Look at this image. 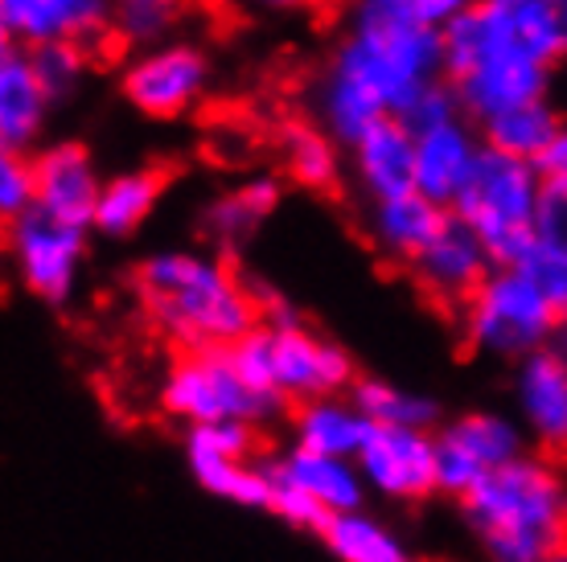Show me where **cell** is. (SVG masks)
<instances>
[{
  "mask_svg": "<svg viewBox=\"0 0 567 562\" xmlns=\"http://www.w3.org/2000/svg\"><path fill=\"white\" fill-rule=\"evenodd\" d=\"M444 79V38L415 17H358L312 86V115L341 148L374 124L403 119L427 86Z\"/></svg>",
  "mask_w": 567,
  "mask_h": 562,
  "instance_id": "6da1fadb",
  "label": "cell"
},
{
  "mask_svg": "<svg viewBox=\"0 0 567 562\" xmlns=\"http://www.w3.org/2000/svg\"><path fill=\"white\" fill-rule=\"evenodd\" d=\"M132 288L156 333L182 353L235 350L264 324L256 292L223 254L189 247L153 251L136 263Z\"/></svg>",
  "mask_w": 567,
  "mask_h": 562,
  "instance_id": "7a4b0ae2",
  "label": "cell"
},
{
  "mask_svg": "<svg viewBox=\"0 0 567 562\" xmlns=\"http://www.w3.org/2000/svg\"><path fill=\"white\" fill-rule=\"evenodd\" d=\"M461 518L485 562H551L567 550V485L543 456H523L461 497Z\"/></svg>",
  "mask_w": 567,
  "mask_h": 562,
  "instance_id": "3957f363",
  "label": "cell"
},
{
  "mask_svg": "<svg viewBox=\"0 0 567 562\" xmlns=\"http://www.w3.org/2000/svg\"><path fill=\"white\" fill-rule=\"evenodd\" d=\"M235 362L259 391L276 394L284 403H317V398H341L354 391V362L338 341L312 333L309 324L292 321L288 312L264 321L235 345Z\"/></svg>",
  "mask_w": 567,
  "mask_h": 562,
  "instance_id": "277c9868",
  "label": "cell"
},
{
  "mask_svg": "<svg viewBox=\"0 0 567 562\" xmlns=\"http://www.w3.org/2000/svg\"><path fill=\"white\" fill-rule=\"evenodd\" d=\"M444 79L453 83L482 58H523L555 66L567 54V4L555 0H482L473 13L440 29Z\"/></svg>",
  "mask_w": 567,
  "mask_h": 562,
  "instance_id": "5b68a950",
  "label": "cell"
},
{
  "mask_svg": "<svg viewBox=\"0 0 567 562\" xmlns=\"http://www.w3.org/2000/svg\"><path fill=\"white\" fill-rule=\"evenodd\" d=\"M543 177L530 160L506 156L485 144L465 189L453 201V218L485 242L497 268H518L535 247Z\"/></svg>",
  "mask_w": 567,
  "mask_h": 562,
  "instance_id": "8992f818",
  "label": "cell"
},
{
  "mask_svg": "<svg viewBox=\"0 0 567 562\" xmlns=\"http://www.w3.org/2000/svg\"><path fill=\"white\" fill-rule=\"evenodd\" d=\"M161 407L185 427H214V423H247V427H264V423L280 419L284 398L259 391L235 362L230 350H198L177 353L173 366L161 378Z\"/></svg>",
  "mask_w": 567,
  "mask_h": 562,
  "instance_id": "52a82bcc",
  "label": "cell"
},
{
  "mask_svg": "<svg viewBox=\"0 0 567 562\" xmlns=\"http://www.w3.org/2000/svg\"><path fill=\"white\" fill-rule=\"evenodd\" d=\"M564 324L567 321L551 309V300L518 268H494V275L461 309V333L468 350L514 362V366L530 353L555 345L564 337Z\"/></svg>",
  "mask_w": 567,
  "mask_h": 562,
  "instance_id": "ba28073f",
  "label": "cell"
},
{
  "mask_svg": "<svg viewBox=\"0 0 567 562\" xmlns=\"http://www.w3.org/2000/svg\"><path fill=\"white\" fill-rule=\"evenodd\" d=\"M526 456L523 423L502 410H465L436 427V485L449 497H468L497 468Z\"/></svg>",
  "mask_w": 567,
  "mask_h": 562,
  "instance_id": "9c48e42d",
  "label": "cell"
},
{
  "mask_svg": "<svg viewBox=\"0 0 567 562\" xmlns=\"http://www.w3.org/2000/svg\"><path fill=\"white\" fill-rule=\"evenodd\" d=\"M120 91L148 119H182L210 91V58L185 38L136 50L120 74Z\"/></svg>",
  "mask_w": 567,
  "mask_h": 562,
  "instance_id": "30bf717a",
  "label": "cell"
},
{
  "mask_svg": "<svg viewBox=\"0 0 567 562\" xmlns=\"http://www.w3.org/2000/svg\"><path fill=\"white\" fill-rule=\"evenodd\" d=\"M9 259L13 275L29 295L45 304H66L79 288L86 259V230L58 222L42 210H29L9 222Z\"/></svg>",
  "mask_w": 567,
  "mask_h": 562,
  "instance_id": "8fae6325",
  "label": "cell"
},
{
  "mask_svg": "<svg viewBox=\"0 0 567 562\" xmlns=\"http://www.w3.org/2000/svg\"><path fill=\"white\" fill-rule=\"evenodd\" d=\"M256 456V427L247 423H214L189 427L185 436V465L202 489L239 509L271 506L268 465H251Z\"/></svg>",
  "mask_w": 567,
  "mask_h": 562,
  "instance_id": "7c38bea8",
  "label": "cell"
},
{
  "mask_svg": "<svg viewBox=\"0 0 567 562\" xmlns=\"http://www.w3.org/2000/svg\"><path fill=\"white\" fill-rule=\"evenodd\" d=\"M354 465L367 480V492L383 497L391 506H415V501H427L432 492H440L436 431L370 427Z\"/></svg>",
  "mask_w": 567,
  "mask_h": 562,
  "instance_id": "4fadbf2b",
  "label": "cell"
},
{
  "mask_svg": "<svg viewBox=\"0 0 567 562\" xmlns=\"http://www.w3.org/2000/svg\"><path fill=\"white\" fill-rule=\"evenodd\" d=\"M112 17L115 0H0V33L21 50L54 42L86 50L112 33Z\"/></svg>",
  "mask_w": 567,
  "mask_h": 562,
  "instance_id": "5bb4252c",
  "label": "cell"
},
{
  "mask_svg": "<svg viewBox=\"0 0 567 562\" xmlns=\"http://www.w3.org/2000/svg\"><path fill=\"white\" fill-rule=\"evenodd\" d=\"M33 177H38V210L58 222L95 230L103 177L95 156L83 140H54L33 156Z\"/></svg>",
  "mask_w": 567,
  "mask_h": 562,
  "instance_id": "9a60e30c",
  "label": "cell"
},
{
  "mask_svg": "<svg viewBox=\"0 0 567 562\" xmlns=\"http://www.w3.org/2000/svg\"><path fill=\"white\" fill-rule=\"evenodd\" d=\"M514 410L526 439L567 451V341L530 353L514 366Z\"/></svg>",
  "mask_w": 567,
  "mask_h": 562,
  "instance_id": "2e32d148",
  "label": "cell"
},
{
  "mask_svg": "<svg viewBox=\"0 0 567 562\" xmlns=\"http://www.w3.org/2000/svg\"><path fill=\"white\" fill-rule=\"evenodd\" d=\"M494 268L497 263L494 254L485 251V242L461 218H449L432 247L412 263V275L436 304L465 309V300L494 275Z\"/></svg>",
  "mask_w": 567,
  "mask_h": 562,
  "instance_id": "e0dca14e",
  "label": "cell"
},
{
  "mask_svg": "<svg viewBox=\"0 0 567 562\" xmlns=\"http://www.w3.org/2000/svg\"><path fill=\"white\" fill-rule=\"evenodd\" d=\"M547 86H551V66L502 54L482 58L468 74L453 79L461 112L477 124H489V119L514 112V107H526V103H539V98H547Z\"/></svg>",
  "mask_w": 567,
  "mask_h": 562,
  "instance_id": "ac0fdd59",
  "label": "cell"
},
{
  "mask_svg": "<svg viewBox=\"0 0 567 562\" xmlns=\"http://www.w3.org/2000/svg\"><path fill=\"white\" fill-rule=\"evenodd\" d=\"M482 148L485 140L473 132L468 115H456L449 124L415 132V194L432 197L436 206L453 210L456 194L465 189Z\"/></svg>",
  "mask_w": 567,
  "mask_h": 562,
  "instance_id": "d6986e66",
  "label": "cell"
},
{
  "mask_svg": "<svg viewBox=\"0 0 567 562\" xmlns=\"http://www.w3.org/2000/svg\"><path fill=\"white\" fill-rule=\"evenodd\" d=\"M50 107H54V98L33 71L29 50L4 45V54H0V148L25 156L42 140Z\"/></svg>",
  "mask_w": 567,
  "mask_h": 562,
  "instance_id": "ffe728a7",
  "label": "cell"
},
{
  "mask_svg": "<svg viewBox=\"0 0 567 562\" xmlns=\"http://www.w3.org/2000/svg\"><path fill=\"white\" fill-rule=\"evenodd\" d=\"M268 468L288 485V489H297L305 501H312L326 518L354 513V509H362V501H367V480H362L354 460L317 456V451H305L292 444V448L280 451Z\"/></svg>",
  "mask_w": 567,
  "mask_h": 562,
  "instance_id": "44dd1931",
  "label": "cell"
},
{
  "mask_svg": "<svg viewBox=\"0 0 567 562\" xmlns=\"http://www.w3.org/2000/svg\"><path fill=\"white\" fill-rule=\"evenodd\" d=\"M350 165L370 201L415 194V132L403 119H383L350 148Z\"/></svg>",
  "mask_w": 567,
  "mask_h": 562,
  "instance_id": "7402d4cb",
  "label": "cell"
},
{
  "mask_svg": "<svg viewBox=\"0 0 567 562\" xmlns=\"http://www.w3.org/2000/svg\"><path fill=\"white\" fill-rule=\"evenodd\" d=\"M449 218H453V210L436 206L424 194L386 197V201H370L367 235L386 259H399V263L412 268L415 259L432 247V239L449 226Z\"/></svg>",
  "mask_w": 567,
  "mask_h": 562,
  "instance_id": "603a6c76",
  "label": "cell"
},
{
  "mask_svg": "<svg viewBox=\"0 0 567 562\" xmlns=\"http://www.w3.org/2000/svg\"><path fill=\"white\" fill-rule=\"evenodd\" d=\"M370 427H374V423L358 410V403L350 394L305 403V407H297V415H292L297 448L317 451V456H338V460H358V451L367 444Z\"/></svg>",
  "mask_w": 567,
  "mask_h": 562,
  "instance_id": "cb8c5ba5",
  "label": "cell"
},
{
  "mask_svg": "<svg viewBox=\"0 0 567 562\" xmlns=\"http://www.w3.org/2000/svg\"><path fill=\"white\" fill-rule=\"evenodd\" d=\"M280 181L276 177H247L243 185L227 189L223 197H214L206 214H202V226L214 242L223 247H235V242L251 239L259 226L268 222L276 206H280Z\"/></svg>",
  "mask_w": 567,
  "mask_h": 562,
  "instance_id": "d4e9b609",
  "label": "cell"
},
{
  "mask_svg": "<svg viewBox=\"0 0 567 562\" xmlns=\"http://www.w3.org/2000/svg\"><path fill=\"white\" fill-rule=\"evenodd\" d=\"M165 177L156 169H124L103 181L100 210H95V230L107 239H132L153 210L161 206Z\"/></svg>",
  "mask_w": 567,
  "mask_h": 562,
  "instance_id": "484cf974",
  "label": "cell"
},
{
  "mask_svg": "<svg viewBox=\"0 0 567 562\" xmlns=\"http://www.w3.org/2000/svg\"><path fill=\"white\" fill-rule=\"evenodd\" d=\"M321 542L338 562H420L408 550V542L379 521L367 509H354V513H338L321 525Z\"/></svg>",
  "mask_w": 567,
  "mask_h": 562,
  "instance_id": "4316f807",
  "label": "cell"
},
{
  "mask_svg": "<svg viewBox=\"0 0 567 562\" xmlns=\"http://www.w3.org/2000/svg\"><path fill=\"white\" fill-rule=\"evenodd\" d=\"M280 160L300 189H329L341 177V144L312 119H288L280 127Z\"/></svg>",
  "mask_w": 567,
  "mask_h": 562,
  "instance_id": "83f0119b",
  "label": "cell"
},
{
  "mask_svg": "<svg viewBox=\"0 0 567 562\" xmlns=\"http://www.w3.org/2000/svg\"><path fill=\"white\" fill-rule=\"evenodd\" d=\"M358 410L367 415L374 427H412V431H432L440 427V407L420 391H408L399 382L386 378H358L350 391Z\"/></svg>",
  "mask_w": 567,
  "mask_h": 562,
  "instance_id": "f1b7e54d",
  "label": "cell"
},
{
  "mask_svg": "<svg viewBox=\"0 0 567 562\" xmlns=\"http://www.w3.org/2000/svg\"><path fill=\"white\" fill-rule=\"evenodd\" d=\"M559 112H555L547 98L539 103H526V107H514V112L497 115L489 124H482V140L489 148L506 156H518V160H539L547 153V144L559 136Z\"/></svg>",
  "mask_w": 567,
  "mask_h": 562,
  "instance_id": "f546056e",
  "label": "cell"
},
{
  "mask_svg": "<svg viewBox=\"0 0 567 562\" xmlns=\"http://www.w3.org/2000/svg\"><path fill=\"white\" fill-rule=\"evenodd\" d=\"M185 13V0H115L112 17V38L148 50V45L169 42Z\"/></svg>",
  "mask_w": 567,
  "mask_h": 562,
  "instance_id": "4dcf8cb0",
  "label": "cell"
},
{
  "mask_svg": "<svg viewBox=\"0 0 567 562\" xmlns=\"http://www.w3.org/2000/svg\"><path fill=\"white\" fill-rule=\"evenodd\" d=\"M33 58V71L42 79V86L50 91V98H66L79 91L86 74V50L74 42H54V45H38V50H29Z\"/></svg>",
  "mask_w": 567,
  "mask_h": 562,
  "instance_id": "1f68e13d",
  "label": "cell"
},
{
  "mask_svg": "<svg viewBox=\"0 0 567 562\" xmlns=\"http://www.w3.org/2000/svg\"><path fill=\"white\" fill-rule=\"evenodd\" d=\"M38 210V177H33V156L0 153V214L13 222L21 214Z\"/></svg>",
  "mask_w": 567,
  "mask_h": 562,
  "instance_id": "d6a6232c",
  "label": "cell"
},
{
  "mask_svg": "<svg viewBox=\"0 0 567 562\" xmlns=\"http://www.w3.org/2000/svg\"><path fill=\"white\" fill-rule=\"evenodd\" d=\"M518 271H523L526 280L535 283V288L551 300V309L567 321V254L535 242V247L526 251L523 263H518Z\"/></svg>",
  "mask_w": 567,
  "mask_h": 562,
  "instance_id": "836d02e7",
  "label": "cell"
},
{
  "mask_svg": "<svg viewBox=\"0 0 567 562\" xmlns=\"http://www.w3.org/2000/svg\"><path fill=\"white\" fill-rule=\"evenodd\" d=\"M456 115H465L461 112V98H456V91H453L449 79H440V83L427 86L424 95L415 98L412 107L403 112V124L412 127V132H427V127L449 124V119H456Z\"/></svg>",
  "mask_w": 567,
  "mask_h": 562,
  "instance_id": "e575fe53",
  "label": "cell"
},
{
  "mask_svg": "<svg viewBox=\"0 0 567 562\" xmlns=\"http://www.w3.org/2000/svg\"><path fill=\"white\" fill-rule=\"evenodd\" d=\"M535 242L567 254V185H543Z\"/></svg>",
  "mask_w": 567,
  "mask_h": 562,
  "instance_id": "d590c367",
  "label": "cell"
},
{
  "mask_svg": "<svg viewBox=\"0 0 567 562\" xmlns=\"http://www.w3.org/2000/svg\"><path fill=\"white\" fill-rule=\"evenodd\" d=\"M482 0H412V9H415V17L424 21V25H432V29H444V25H453L456 17H465V13H473Z\"/></svg>",
  "mask_w": 567,
  "mask_h": 562,
  "instance_id": "8d00e7d4",
  "label": "cell"
},
{
  "mask_svg": "<svg viewBox=\"0 0 567 562\" xmlns=\"http://www.w3.org/2000/svg\"><path fill=\"white\" fill-rule=\"evenodd\" d=\"M235 4L251 17H305L317 13L326 0H235Z\"/></svg>",
  "mask_w": 567,
  "mask_h": 562,
  "instance_id": "74e56055",
  "label": "cell"
},
{
  "mask_svg": "<svg viewBox=\"0 0 567 562\" xmlns=\"http://www.w3.org/2000/svg\"><path fill=\"white\" fill-rule=\"evenodd\" d=\"M543 185H567V124L559 127V136L547 144V153L535 160Z\"/></svg>",
  "mask_w": 567,
  "mask_h": 562,
  "instance_id": "f35d334b",
  "label": "cell"
},
{
  "mask_svg": "<svg viewBox=\"0 0 567 562\" xmlns=\"http://www.w3.org/2000/svg\"><path fill=\"white\" fill-rule=\"evenodd\" d=\"M551 562H567V550H559V554H555V559Z\"/></svg>",
  "mask_w": 567,
  "mask_h": 562,
  "instance_id": "ab89813d",
  "label": "cell"
},
{
  "mask_svg": "<svg viewBox=\"0 0 567 562\" xmlns=\"http://www.w3.org/2000/svg\"><path fill=\"white\" fill-rule=\"evenodd\" d=\"M555 4H567V0H555Z\"/></svg>",
  "mask_w": 567,
  "mask_h": 562,
  "instance_id": "60d3db41",
  "label": "cell"
}]
</instances>
